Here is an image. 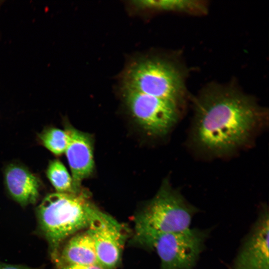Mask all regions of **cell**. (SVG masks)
<instances>
[{
	"label": "cell",
	"instance_id": "cell-4",
	"mask_svg": "<svg viewBox=\"0 0 269 269\" xmlns=\"http://www.w3.org/2000/svg\"><path fill=\"white\" fill-rule=\"evenodd\" d=\"M197 209L180 192L165 181L155 196L134 217V228L158 233L181 231L190 228Z\"/></svg>",
	"mask_w": 269,
	"mask_h": 269
},
{
	"label": "cell",
	"instance_id": "cell-12",
	"mask_svg": "<svg viewBox=\"0 0 269 269\" xmlns=\"http://www.w3.org/2000/svg\"><path fill=\"white\" fill-rule=\"evenodd\" d=\"M46 176L57 192L76 194L80 192L75 191L71 176L63 163L58 159L50 162Z\"/></svg>",
	"mask_w": 269,
	"mask_h": 269
},
{
	"label": "cell",
	"instance_id": "cell-11",
	"mask_svg": "<svg viewBox=\"0 0 269 269\" xmlns=\"http://www.w3.org/2000/svg\"><path fill=\"white\" fill-rule=\"evenodd\" d=\"M62 246L54 261L58 269L68 265L98 264L94 241L87 229L71 236Z\"/></svg>",
	"mask_w": 269,
	"mask_h": 269
},
{
	"label": "cell",
	"instance_id": "cell-8",
	"mask_svg": "<svg viewBox=\"0 0 269 269\" xmlns=\"http://www.w3.org/2000/svg\"><path fill=\"white\" fill-rule=\"evenodd\" d=\"M269 215L264 207L235 258L233 269H269Z\"/></svg>",
	"mask_w": 269,
	"mask_h": 269
},
{
	"label": "cell",
	"instance_id": "cell-13",
	"mask_svg": "<svg viewBox=\"0 0 269 269\" xmlns=\"http://www.w3.org/2000/svg\"><path fill=\"white\" fill-rule=\"evenodd\" d=\"M133 4L141 9L192 11L201 8L198 1L187 0H144L133 1Z\"/></svg>",
	"mask_w": 269,
	"mask_h": 269
},
{
	"label": "cell",
	"instance_id": "cell-10",
	"mask_svg": "<svg viewBox=\"0 0 269 269\" xmlns=\"http://www.w3.org/2000/svg\"><path fill=\"white\" fill-rule=\"evenodd\" d=\"M4 184L10 197L20 205L35 203L39 196L40 182L26 168L9 164L4 174Z\"/></svg>",
	"mask_w": 269,
	"mask_h": 269
},
{
	"label": "cell",
	"instance_id": "cell-16",
	"mask_svg": "<svg viewBox=\"0 0 269 269\" xmlns=\"http://www.w3.org/2000/svg\"><path fill=\"white\" fill-rule=\"evenodd\" d=\"M0 269H36L20 265H13L0 263Z\"/></svg>",
	"mask_w": 269,
	"mask_h": 269
},
{
	"label": "cell",
	"instance_id": "cell-7",
	"mask_svg": "<svg viewBox=\"0 0 269 269\" xmlns=\"http://www.w3.org/2000/svg\"><path fill=\"white\" fill-rule=\"evenodd\" d=\"M126 227L111 215L98 209L87 229L93 238L98 264L106 269L120 264L128 238Z\"/></svg>",
	"mask_w": 269,
	"mask_h": 269
},
{
	"label": "cell",
	"instance_id": "cell-5",
	"mask_svg": "<svg viewBox=\"0 0 269 269\" xmlns=\"http://www.w3.org/2000/svg\"><path fill=\"white\" fill-rule=\"evenodd\" d=\"M179 69L157 58H144L132 63L123 78L124 89L167 99L177 103L183 89Z\"/></svg>",
	"mask_w": 269,
	"mask_h": 269
},
{
	"label": "cell",
	"instance_id": "cell-3",
	"mask_svg": "<svg viewBox=\"0 0 269 269\" xmlns=\"http://www.w3.org/2000/svg\"><path fill=\"white\" fill-rule=\"evenodd\" d=\"M207 231L197 228L158 233L134 228L133 245L155 251L160 269H193L203 251Z\"/></svg>",
	"mask_w": 269,
	"mask_h": 269
},
{
	"label": "cell",
	"instance_id": "cell-6",
	"mask_svg": "<svg viewBox=\"0 0 269 269\" xmlns=\"http://www.w3.org/2000/svg\"><path fill=\"white\" fill-rule=\"evenodd\" d=\"M125 103L138 124L148 134H167L177 123V103L162 98L124 89Z\"/></svg>",
	"mask_w": 269,
	"mask_h": 269
},
{
	"label": "cell",
	"instance_id": "cell-15",
	"mask_svg": "<svg viewBox=\"0 0 269 269\" xmlns=\"http://www.w3.org/2000/svg\"><path fill=\"white\" fill-rule=\"evenodd\" d=\"M58 269H106L99 264L91 265H68L58 268Z\"/></svg>",
	"mask_w": 269,
	"mask_h": 269
},
{
	"label": "cell",
	"instance_id": "cell-2",
	"mask_svg": "<svg viewBox=\"0 0 269 269\" xmlns=\"http://www.w3.org/2000/svg\"><path fill=\"white\" fill-rule=\"evenodd\" d=\"M98 209L81 191L76 194L55 192L43 198L36 214L54 261L67 239L88 228Z\"/></svg>",
	"mask_w": 269,
	"mask_h": 269
},
{
	"label": "cell",
	"instance_id": "cell-1",
	"mask_svg": "<svg viewBox=\"0 0 269 269\" xmlns=\"http://www.w3.org/2000/svg\"><path fill=\"white\" fill-rule=\"evenodd\" d=\"M265 119L249 97L229 88H212L195 102L191 143L205 155H229L250 143Z\"/></svg>",
	"mask_w": 269,
	"mask_h": 269
},
{
	"label": "cell",
	"instance_id": "cell-14",
	"mask_svg": "<svg viewBox=\"0 0 269 269\" xmlns=\"http://www.w3.org/2000/svg\"><path fill=\"white\" fill-rule=\"evenodd\" d=\"M42 144L53 154L59 155L65 153L69 141L67 131L56 128H48L39 135Z\"/></svg>",
	"mask_w": 269,
	"mask_h": 269
},
{
	"label": "cell",
	"instance_id": "cell-9",
	"mask_svg": "<svg viewBox=\"0 0 269 269\" xmlns=\"http://www.w3.org/2000/svg\"><path fill=\"white\" fill-rule=\"evenodd\" d=\"M66 130L69 136V141L65 153L71 169L74 188L79 192L81 191L82 181L93 171V141L87 133L72 127H68Z\"/></svg>",
	"mask_w": 269,
	"mask_h": 269
}]
</instances>
